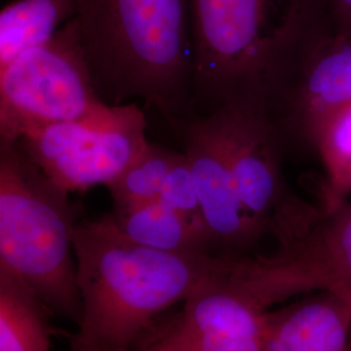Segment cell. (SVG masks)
<instances>
[{"instance_id": "7a4b0ae2", "label": "cell", "mask_w": 351, "mask_h": 351, "mask_svg": "<svg viewBox=\"0 0 351 351\" xmlns=\"http://www.w3.org/2000/svg\"><path fill=\"white\" fill-rule=\"evenodd\" d=\"M195 116L267 108L329 30L324 0H189Z\"/></svg>"}, {"instance_id": "5bb4252c", "label": "cell", "mask_w": 351, "mask_h": 351, "mask_svg": "<svg viewBox=\"0 0 351 351\" xmlns=\"http://www.w3.org/2000/svg\"><path fill=\"white\" fill-rule=\"evenodd\" d=\"M78 0H16L0 12V69L75 19Z\"/></svg>"}, {"instance_id": "e0dca14e", "label": "cell", "mask_w": 351, "mask_h": 351, "mask_svg": "<svg viewBox=\"0 0 351 351\" xmlns=\"http://www.w3.org/2000/svg\"><path fill=\"white\" fill-rule=\"evenodd\" d=\"M182 152L150 143L107 189L113 210H125L159 198L164 181Z\"/></svg>"}, {"instance_id": "6da1fadb", "label": "cell", "mask_w": 351, "mask_h": 351, "mask_svg": "<svg viewBox=\"0 0 351 351\" xmlns=\"http://www.w3.org/2000/svg\"><path fill=\"white\" fill-rule=\"evenodd\" d=\"M81 315L69 351H136L167 310L219 274L228 255L177 254L129 239L112 215L77 223Z\"/></svg>"}, {"instance_id": "30bf717a", "label": "cell", "mask_w": 351, "mask_h": 351, "mask_svg": "<svg viewBox=\"0 0 351 351\" xmlns=\"http://www.w3.org/2000/svg\"><path fill=\"white\" fill-rule=\"evenodd\" d=\"M177 136L182 139L202 216L216 252L232 256L256 254L265 236L239 201L215 114L191 117Z\"/></svg>"}, {"instance_id": "ac0fdd59", "label": "cell", "mask_w": 351, "mask_h": 351, "mask_svg": "<svg viewBox=\"0 0 351 351\" xmlns=\"http://www.w3.org/2000/svg\"><path fill=\"white\" fill-rule=\"evenodd\" d=\"M158 199L208 234L185 152L181 154L180 159L171 168Z\"/></svg>"}, {"instance_id": "8fae6325", "label": "cell", "mask_w": 351, "mask_h": 351, "mask_svg": "<svg viewBox=\"0 0 351 351\" xmlns=\"http://www.w3.org/2000/svg\"><path fill=\"white\" fill-rule=\"evenodd\" d=\"M221 271L202 284L173 322L155 333L181 351H265L268 315L232 288Z\"/></svg>"}, {"instance_id": "277c9868", "label": "cell", "mask_w": 351, "mask_h": 351, "mask_svg": "<svg viewBox=\"0 0 351 351\" xmlns=\"http://www.w3.org/2000/svg\"><path fill=\"white\" fill-rule=\"evenodd\" d=\"M78 207L17 141H0V271L25 282L53 315L77 323L73 234Z\"/></svg>"}, {"instance_id": "44dd1931", "label": "cell", "mask_w": 351, "mask_h": 351, "mask_svg": "<svg viewBox=\"0 0 351 351\" xmlns=\"http://www.w3.org/2000/svg\"><path fill=\"white\" fill-rule=\"evenodd\" d=\"M332 290H336L337 293H339L345 300H346V302L350 304L351 307V289L349 288H335L332 289Z\"/></svg>"}, {"instance_id": "7c38bea8", "label": "cell", "mask_w": 351, "mask_h": 351, "mask_svg": "<svg viewBox=\"0 0 351 351\" xmlns=\"http://www.w3.org/2000/svg\"><path fill=\"white\" fill-rule=\"evenodd\" d=\"M265 351H351L350 304L336 290H320L272 308Z\"/></svg>"}, {"instance_id": "3957f363", "label": "cell", "mask_w": 351, "mask_h": 351, "mask_svg": "<svg viewBox=\"0 0 351 351\" xmlns=\"http://www.w3.org/2000/svg\"><path fill=\"white\" fill-rule=\"evenodd\" d=\"M75 19L103 101L142 99L176 134L195 116L189 0H78Z\"/></svg>"}, {"instance_id": "52a82bcc", "label": "cell", "mask_w": 351, "mask_h": 351, "mask_svg": "<svg viewBox=\"0 0 351 351\" xmlns=\"http://www.w3.org/2000/svg\"><path fill=\"white\" fill-rule=\"evenodd\" d=\"M145 130L146 119L136 103L107 104L17 142L52 182L75 193L112 184L149 145Z\"/></svg>"}, {"instance_id": "d6986e66", "label": "cell", "mask_w": 351, "mask_h": 351, "mask_svg": "<svg viewBox=\"0 0 351 351\" xmlns=\"http://www.w3.org/2000/svg\"><path fill=\"white\" fill-rule=\"evenodd\" d=\"M324 12L332 33L351 37V0H324Z\"/></svg>"}, {"instance_id": "9a60e30c", "label": "cell", "mask_w": 351, "mask_h": 351, "mask_svg": "<svg viewBox=\"0 0 351 351\" xmlns=\"http://www.w3.org/2000/svg\"><path fill=\"white\" fill-rule=\"evenodd\" d=\"M52 315L25 282L0 271V351H51Z\"/></svg>"}, {"instance_id": "ffe728a7", "label": "cell", "mask_w": 351, "mask_h": 351, "mask_svg": "<svg viewBox=\"0 0 351 351\" xmlns=\"http://www.w3.org/2000/svg\"><path fill=\"white\" fill-rule=\"evenodd\" d=\"M136 351H181L173 346L172 343L167 342L165 339L154 333L150 339H147L141 348Z\"/></svg>"}, {"instance_id": "8992f818", "label": "cell", "mask_w": 351, "mask_h": 351, "mask_svg": "<svg viewBox=\"0 0 351 351\" xmlns=\"http://www.w3.org/2000/svg\"><path fill=\"white\" fill-rule=\"evenodd\" d=\"M224 142L239 201L277 247L306 236L324 215L303 201L284 180L285 154L269 113L259 106H226L213 112Z\"/></svg>"}, {"instance_id": "4fadbf2b", "label": "cell", "mask_w": 351, "mask_h": 351, "mask_svg": "<svg viewBox=\"0 0 351 351\" xmlns=\"http://www.w3.org/2000/svg\"><path fill=\"white\" fill-rule=\"evenodd\" d=\"M113 220L129 239L156 250L219 255L210 236L159 199L113 210Z\"/></svg>"}, {"instance_id": "ba28073f", "label": "cell", "mask_w": 351, "mask_h": 351, "mask_svg": "<svg viewBox=\"0 0 351 351\" xmlns=\"http://www.w3.org/2000/svg\"><path fill=\"white\" fill-rule=\"evenodd\" d=\"M351 106V37L328 30L267 106L284 151L311 150L333 114Z\"/></svg>"}, {"instance_id": "9c48e42d", "label": "cell", "mask_w": 351, "mask_h": 351, "mask_svg": "<svg viewBox=\"0 0 351 351\" xmlns=\"http://www.w3.org/2000/svg\"><path fill=\"white\" fill-rule=\"evenodd\" d=\"M251 280L271 306L314 291L351 289V201L324 213L302 239L258 254Z\"/></svg>"}, {"instance_id": "2e32d148", "label": "cell", "mask_w": 351, "mask_h": 351, "mask_svg": "<svg viewBox=\"0 0 351 351\" xmlns=\"http://www.w3.org/2000/svg\"><path fill=\"white\" fill-rule=\"evenodd\" d=\"M311 151L324 169L320 186V208L335 211L351 195V106L333 114L315 136Z\"/></svg>"}, {"instance_id": "5b68a950", "label": "cell", "mask_w": 351, "mask_h": 351, "mask_svg": "<svg viewBox=\"0 0 351 351\" xmlns=\"http://www.w3.org/2000/svg\"><path fill=\"white\" fill-rule=\"evenodd\" d=\"M77 19L0 69V141L103 110Z\"/></svg>"}]
</instances>
